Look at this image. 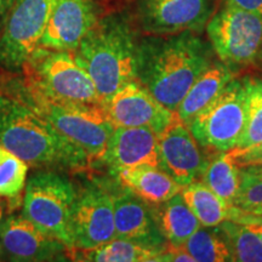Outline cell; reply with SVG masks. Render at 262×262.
Segmentation results:
<instances>
[{
  "instance_id": "d6986e66",
  "label": "cell",
  "mask_w": 262,
  "mask_h": 262,
  "mask_svg": "<svg viewBox=\"0 0 262 262\" xmlns=\"http://www.w3.org/2000/svg\"><path fill=\"white\" fill-rule=\"evenodd\" d=\"M234 79V71L228 66L214 63L196 79L183 97L175 116L179 120L188 125V123L199 112L211 103L220 95L225 88Z\"/></svg>"
},
{
  "instance_id": "cb8c5ba5",
  "label": "cell",
  "mask_w": 262,
  "mask_h": 262,
  "mask_svg": "<svg viewBox=\"0 0 262 262\" xmlns=\"http://www.w3.org/2000/svg\"><path fill=\"white\" fill-rule=\"evenodd\" d=\"M195 262H228L232 261L227 241L219 226H201L183 244Z\"/></svg>"
},
{
  "instance_id": "ba28073f",
  "label": "cell",
  "mask_w": 262,
  "mask_h": 262,
  "mask_svg": "<svg viewBox=\"0 0 262 262\" xmlns=\"http://www.w3.org/2000/svg\"><path fill=\"white\" fill-rule=\"evenodd\" d=\"M247 120L245 79H233L217 97L188 123L203 148L229 152L237 147Z\"/></svg>"
},
{
  "instance_id": "83f0119b",
  "label": "cell",
  "mask_w": 262,
  "mask_h": 262,
  "mask_svg": "<svg viewBox=\"0 0 262 262\" xmlns=\"http://www.w3.org/2000/svg\"><path fill=\"white\" fill-rule=\"evenodd\" d=\"M234 206L248 214L262 215V180L250 165L239 166V185Z\"/></svg>"
},
{
  "instance_id": "9a60e30c",
  "label": "cell",
  "mask_w": 262,
  "mask_h": 262,
  "mask_svg": "<svg viewBox=\"0 0 262 262\" xmlns=\"http://www.w3.org/2000/svg\"><path fill=\"white\" fill-rule=\"evenodd\" d=\"M208 162L189 127L175 116L159 134V168L183 187L201 178Z\"/></svg>"
},
{
  "instance_id": "5bb4252c",
  "label": "cell",
  "mask_w": 262,
  "mask_h": 262,
  "mask_svg": "<svg viewBox=\"0 0 262 262\" xmlns=\"http://www.w3.org/2000/svg\"><path fill=\"white\" fill-rule=\"evenodd\" d=\"M102 16L96 0H56L39 48L75 51Z\"/></svg>"
},
{
  "instance_id": "6da1fadb",
  "label": "cell",
  "mask_w": 262,
  "mask_h": 262,
  "mask_svg": "<svg viewBox=\"0 0 262 262\" xmlns=\"http://www.w3.org/2000/svg\"><path fill=\"white\" fill-rule=\"evenodd\" d=\"M0 146L39 170L79 171L93 162L83 147L6 93L0 94Z\"/></svg>"
},
{
  "instance_id": "d6a6232c",
  "label": "cell",
  "mask_w": 262,
  "mask_h": 262,
  "mask_svg": "<svg viewBox=\"0 0 262 262\" xmlns=\"http://www.w3.org/2000/svg\"><path fill=\"white\" fill-rule=\"evenodd\" d=\"M16 0H0V34L4 29Z\"/></svg>"
},
{
  "instance_id": "3957f363",
  "label": "cell",
  "mask_w": 262,
  "mask_h": 262,
  "mask_svg": "<svg viewBox=\"0 0 262 262\" xmlns=\"http://www.w3.org/2000/svg\"><path fill=\"white\" fill-rule=\"evenodd\" d=\"M141 40L129 18L122 14L102 16L74 51L91 75L101 98L137 80Z\"/></svg>"
},
{
  "instance_id": "1f68e13d",
  "label": "cell",
  "mask_w": 262,
  "mask_h": 262,
  "mask_svg": "<svg viewBox=\"0 0 262 262\" xmlns=\"http://www.w3.org/2000/svg\"><path fill=\"white\" fill-rule=\"evenodd\" d=\"M237 222H242V224L249 226L254 232H256V234L262 241V215H253L245 212V215L241 219V221Z\"/></svg>"
},
{
  "instance_id": "ffe728a7",
  "label": "cell",
  "mask_w": 262,
  "mask_h": 262,
  "mask_svg": "<svg viewBox=\"0 0 262 262\" xmlns=\"http://www.w3.org/2000/svg\"><path fill=\"white\" fill-rule=\"evenodd\" d=\"M181 194L201 225L205 227H215L225 220L239 221L245 214L237 206L222 201L203 182L194 181L183 186Z\"/></svg>"
},
{
  "instance_id": "4fadbf2b",
  "label": "cell",
  "mask_w": 262,
  "mask_h": 262,
  "mask_svg": "<svg viewBox=\"0 0 262 262\" xmlns=\"http://www.w3.org/2000/svg\"><path fill=\"white\" fill-rule=\"evenodd\" d=\"M114 127H147L163 133L175 113L163 106L139 80L130 81L101 102Z\"/></svg>"
},
{
  "instance_id": "603a6c76",
  "label": "cell",
  "mask_w": 262,
  "mask_h": 262,
  "mask_svg": "<svg viewBox=\"0 0 262 262\" xmlns=\"http://www.w3.org/2000/svg\"><path fill=\"white\" fill-rule=\"evenodd\" d=\"M202 182L229 205H234L239 185V165L229 152H219L209 160L203 171Z\"/></svg>"
},
{
  "instance_id": "2e32d148",
  "label": "cell",
  "mask_w": 262,
  "mask_h": 262,
  "mask_svg": "<svg viewBox=\"0 0 262 262\" xmlns=\"http://www.w3.org/2000/svg\"><path fill=\"white\" fill-rule=\"evenodd\" d=\"M123 189L112 193L116 238L135 242L156 250H165L168 242L160 231L149 203L130 189Z\"/></svg>"
},
{
  "instance_id": "7402d4cb",
  "label": "cell",
  "mask_w": 262,
  "mask_h": 262,
  "mask_svg": "<svg viewBox=\"0 0 262 262\" xmlns=\"http://www.w3.org/2000/svg\"><path fill=\"white\" fill-rule=\"evenodd\" d=\"M164 251V250H163ZM160 250L145 247L135 242L114 238L89 250L75 249L73 260L94 262H148L157 261Z\"/></svg>"
},
{
  "instance_id": "52a82bcc",
  "label": "cell",
  "mask_w": 262,
  "mask_h": 262,
  "mask_svg": "<svg viewBox=\"0 0 262 262\" xmlns=\"http://www.w3.org/2000/svg\"><path fill=\"white\" fill-rule=\"evenodd\" d=\"M206 34L212 50L232 70L262 61V16L227 5L211 16Z\"/></svg>"
},
{
  "instance_id": "7a4b0ae2",
  "label": "cell",
  "mask_w": 262,
  "mask_h": 262,
  "mask_svg": "<svg viewBox=\"0 0 262 262\" xmlns=\"http://www.w3.org/2000/svg\"><path fill=\"white\" fill-rule=\"evenodd\" d=\"M212 64L210 49L193 32L141 40L140 81L175 113L192 84Z\"/></svg>"
},
{
  "instance_id": "f546056e",
  "label": "cell",
  "mask_w": 262,
  "mask_h": 262,
  "mask_svg": "<svg viewBox=\"0 0 262 262\" xmlns=\"http://www.w3.org/2000/svg\"><path fill=\"white\" fill-rule=\"evenodd\" d=\"M157 261H165V262H195L185 247H171L166 248L165 250L159 254Z\"/></svg>"
},
{
  "instance_id": "8fae6325",
  "label": "cell",
  "mask_w": 262,
  "mask_h": 262,
  "mask_svg": "<svg viewBox=\"0 0 262 262\" xmlns=\"http://www.w3.org/2000/svg\"><path fill=\"white\" fill-rule=\"evenodd\" d=\"M214 10V0H137L136 18L148 35L198 33L206 27Z\"/></svg>"
},
{
  "instance_id": "f1b7e54d",
  "label": "cell",
  "mask_w": 262,
  "mask_h": 262,
  "mask_svg": "<svg viewBox=\"0 0 262 262\" xmlns=\"http://www.w3.org/2000/svg\"><path fill=\"white\" fill-rule=\"evenodd\" d=\"M229 155L239 166L262 163V142L244 149H232Z\"/></svg>"
},
{
  "instance_id": "836d02e7",
  "label": "cell",
  "mask_w": 262,
  "mask_h": 262,
  "mask_svg": "<svg viewBox=\"0 0 262 262\" xmlns=\"http://www.w3.org/2000/svg\"><path fill=\"white\" fill-rule=\"evenodd\" d=\"M250 168L254 170L255 172L260 176V179L262 180V163H257V164H251Z\"/></svg>"
},
{
  "instance_id": "5b68a950",
  "label": "cell",
  "mask_w": 262,
  "mask_h": 262,
  "mask_svg": "<svg viewBox=\"0 0 262 262\" xmlns=\"http://www.w3.org/2000/svg\"><path fill=\"white\" fill-rule=\"evenodd\" d=\"M22 80L28 89L62 103L101 104L91 75L79 63L74 51L38 48L25 67Z\"/></svg>"
},
{
  "instance_id": "277c9868",
  "label": "cell",
  "mask_w": 262,
  "mask_h": 262,
  "mask_svg": "<svg viewBox=\"0 0 262 262\" xmlns=\"http://www.w3.org/2000/svg\"><path fill=\"white\" fill-rule=\"evenodd\" d=\"M3 74L2 93H6L40 114L74 143L83 147L93 160L102 158L114 126L101 104L55 102L26 86L22 78Z\"/></svg>"
},
{
  "instance_id": "d590c367",
  "label": "cell",
  "mask_w": 262,
  "mask_h": 262,
  "mask_svg": "<svg viewBox=\"0 0 262 262\" xmlns=\"http://www.w3.org/2000/svg\"><path fill=\"white\" fill-rule=\"evenodd\" d=\"M0 219H2V208H0Z\"/></svg>"
},
{
  "instance_id": "e0dca14e",
  "label": "cell",
  "mask_w": 262,
  "mask_h": 262,
  "mask_svg": "<svg viewBox=\"0 0 262 262\" xmlns=\"http://www.w3.org/2000/svg\"><path fill=\"white\" fill-rule=\"evenodd\" d=\"M100 160L113 173L143 164L159 166V135L147 127H114Z\"/></svg>"
},
{
  "instance_id": "4dcf8cb0",
  "label": "cell",
  "mask_w": 262,
  "mask_h": 262,
  "mask_svg": "<svg viewBox=\"0 0 262 262\" xmlns=\"http://www.w3.org/2000/svg\"><path fill=\"white\" fill-rule=\"evenodd\" d=\"M225 4L247 10L262 16V0H226Z\"/></svg>"
},
{
  "instance_id": "d4e9b609",
  "label": "cell",
  "mask_w": 262,
  "mask_h": 262,
  "mask_svg": "<svg viewBox=\"0 0 262 262\" xmlns=\"http://www.w3.org/2000/svg\"><path fill=\"white\" fill-rule=\"evenodd\" d=\"M219 227L227 241L232 261L262 262V241L249 226L225 220Z\"/></svg>"
},
{
  "instance_id": "484cf974",
  "label": "cell",
  "mask_w": 262,
  "mask_h": 262,
  "mask_svg": "<svg viewBox=\"0 0 262 262\" xmlns=\"http://www.w3.org/2000/svg\"><path fill=\"white\" fill-rule=\"evenodd\" d=\"M247 88V120L234 149H244L262 142V80L245 78Z\"/></svg>"
},
{
  "instance_id": "8992f818",
  "label": "cell",
  "mask_w": 262,
  "mask_h": 262,
  "mask_svg": "<svg viewBox=\"0 0 262 262\" xmlns=\"http://www.w3.org/2000/svg\"><path fill=\"white\" fill-rule=\"evenodd\" d=\"M77 191L67 176L54 170L33 173L25 187L22 215L74 251L71 217Z\"/></svg>"
},
{
  "instance_id": "7c38bea8",
  "label": "cell",
  "mask_w": 262,
  "mask_h": 262,
  "mask_svg": "<svg viewBox=\"0 0 262 262\" xmlns=\"http://www.w3.org/2000/svg\"><path fill=\"white\" fill-rule=\"evenodd\" d=\"M74 250H89L116 238L112 193L98 185L77 192L71 217Z\"/></svg>"
},
{
  "instance_id": "44dd1931",
  "label": "cell",
  "mask_w": 262,
  "mask_h": 262,
  "mask_svg": "<svg viewBox=\"0 0 262 262\" xmlns=\"http://www.w3.org/2000/svg\"><path fill=\"white\" fill-rule=\"evenodd\" d=\"M153 211L160 231L171 247H182L202 226L185 202L181 192L158 204V209H153Z\"/></svg>"
},
{
  "instance_id": "ac0fdd59",
  "label": "cell",
  "mask_w": 262,
  "mask_h": 262,
  "mask_svg": "<svg viewBox=\"0 0 262 262\" xmlns=\"http://www.w3.org/2000/svg\"><path fill=\"white\" fill-rule=\"evenodd\" d=\"M118 182L150 205L169 201L181 192V186L159 166L137 165L114 173Z\"/></svg>"
},
{
  "instance_id": "9c48e42d",
  "label": "cell",
  "mask_w": 262,
  "mask_h": 262,
  "mask_svg": "<svg viewBox=\"0 0 262 262\" xmlns=\"http://www.w3.org/2000/svg\"><path fill=\"white\" fill-rule=\"evenodd\" d=\"M56 0H16L0 34V70L18 74L40 47Z\"/></svg>"
},
{
  "instance_id": "e575fe53",
  "label": "cell",
  "mask_w": 262,
  "mask_h": 262,
  "mask_svg": "<svg viewBox=\"0 0 262 262\" xmlns=\"http://www.w3.org/2000/svg\"><path fill=\"white\" fill-rule=\"evenodd\" d=\"M2 79H3V75H0V94H2Z\"/></svg>"
},
{
  "instance_id": "4316f807",
  "label": "cell",
  "mask_w": 262,
  "mask_h": 262,
  "mask_svg": "<svg viewBox=\"0 0 262 262\" xmlns=\"http://www.w3.org/2000/svg\"><path fill=\"white\" fill-rule=\"evenodd\" d=\"M28 164L0 146V196L16 199L26 187Z\"/></svg>"
},
{
  "instance_id": "30bf717a",
  "label": "cell",
  "mask_w": 262,
  "mask_h": 262,
  "mask_svg": "<svg viewBox=\"0 0 262 262\" xmlns=\"http://www.w3.org/2000/svg\"><path fill=\"white\" fill-rule=\"evenodd\" d=\"M74 251L45 233L24 215L0 219V260L16 262L73 260Z\"/></svg>"
}]
</instances>
